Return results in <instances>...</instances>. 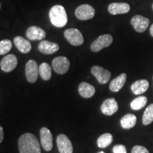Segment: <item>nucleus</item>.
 I'll return each mask as SVG.
<instances>
[{
	"instance_id": "obj_1",
	"label": "nucleus",
	"mask_w": 153,
	"mask_h": 153,
	"mask_svg": "<svg viewBox=\"0 0 153 153\" xmlns=\"http://www.w3.org/2000/svg\"><path fill=\"white\" fill-rule=\"evenodd\" d=\"M20 153H41L40 144L33 134L25 133L19 139Z\"/></svg>"
},
{
	"instance_id": "obj_2",
	"label": "nucleus",
	"mask_w": 153,
	"mask_h": 153,
	"mask_svg": "<svg viewBox=\"0 0 153 153\" xmlns=\"http://www.w3.org/2000/svg\"><path fill=\"white\" fill-rule=\"evenodd\" d=\"M49 19L55 27H64L68 23V16L65 9L61 5L53 6L49 11Z\"/></svg>"
},
{
	"instance_id": "obj_3",
	"label": "nucleus",
	"mask_w": 153,
	"mask_h": 153,
	"mask_svg": "<svg viewBox=\"0 0 153 153\" xmlns=\"http://www.w3.org/2000/svg\"><path fill=\"white\" fill-rule=\"evenodd\" d=\"M113 37L110 34H104L97 38L94 41L91 43V50L94 53H97L101 51L104 48L110 46L113 43Z\"/></svg>"
},
{
	"instance_id": "obj_4",
	"label": "nucleus",
	"mask_w": 153,
	"mask_h": 153,
	"mask_svg": "<svg viewBox=\"0 0 153 153\" xmlns=\"http://www.w3.org/2000/svg\"><path fill=\"white\" fill-rule=\"evenodd\" d=\"M67 41L74 46H79L84 43V37L81 32L76 28H69L64 33Z\"/></svg>"
},
{
	"instance_id": "obj_5",
	"label": "nucleus",
	"mask_w": 153,
	"mask_h": 153,
	"mask_svg": "<svg viewBox=\"0 0 153 153\" xmlns=\"http://www.w3.org/2000/svg\"><path fill=\"white\" fill-rule=\"evenodd\" d=\"M95 10L93 7L89 4H82L75 10V16L81 21H87L94 16Z\"/></svg>"
},
{
	"instance_id": "obj_6",
	"label": "nucleus",
	"mask_w": 153,
	"mask_h": 153,
	"mask_svg": "<svg viewBox=\"0 0 153 153\" xmlns=\"http://www.w3.org/2000/svg\"><path fill=\"white\" fill-rule=\"evenodd\" d=\"M70 60L66 57H57L53 59L52 67L54 71L57 74H65L70 68Z\"/></svg>"
},
{
	"instance_id": "obj_7",
	"label": "nucleus",
	"mask_w": 153,
	"mask_h": 153,
	"mask_svg": "<svg viewBox=\"0 0 153 153\" xmlns=\"http://www.w3.org/2000/svg\"><path fill=\"white\" fill-rule=\"evenodd\" d=\"M91 72L97 78V81L101 85H104L109 81L111 73L109 70H106L100 66H94L91 69Z\"/></svg>"
},
{
	"instance_id": "obj_8",
	"label": "nucleus",
	"mask_w": 153,
	"mask_h": 153,
	"mask_svg": "<svg viewBox=\"0 0 153 153\" xmlns=\"http://www.w3.org/2000/svg\"><path fill=\"white\" fill-rule=\"evenodd\" d=\"M25 71L28 82L30 83H34L36 82L39 74V68H38L37 62L35 60H30L26 62Z\"/></svg>"
},
{
	"instance_id": "obj_9",
	"label": "nucleus",
	"mask_w": 153,
	"mask_h": 153,
	"mask_svg": "<svg viewBox=\"0 0 153 153\" xmlns=\"http://www.w3.org/2000/svg\"><path fill=\"white\" fill-rule=\"evenodd\" d=\"M131 24L135 30V31L138 33H143L148 28L150 20L146 17L140 16V15H135L131 19Z\"/></svg>"
},
{
	"instance_id": "obj_10",
	"label": "nucleus",
	"mask_w": 153,
	"mask_h": 153,
	"mask_svg": "<svg viewBox=\"0 0 153 153\" xmlns=\"http://www.w3.org/2000/svg\"><path fill=\"white\" fill-rule=\"evenodd\" d=\"M57 145L60 153H72L73 152L71 141L65 135L60 134L57 137Z\"/></svg>"
},
{
	"instance_id": "obj_11",
	"label": "nucleus",
	"mask_w": 153,
	"mask_h": 153,
	"mask_svg": "<svg viewBox=\"0 0 153 153\" xmlns=\"http://www.w3.org/2000/svg\"><path fill=\"white\" fill-rule=\"evenodd\" d=\"M41 143L43 149L46 151H51L53 148V135L51 131L47 128H42L40 131Z\"/></svg>"
},
{
	"instance_id": "obj_12",
	"label": "nucleus",
	"mask_w": 153,
	"mask_h": 153,
	"mask_svg": "<svg viewBox=\"0 0 153 153\" xmlns=\"http://www.w3.org/2000/svg\"><path fill=\"white\" fill-rule=\"evenodd\" d=\"M18 63L16 57L13 54L6 55L1 61V69L5 72H10L16 68Z\"/></svg>"
},
{
	"instance_id": "obj_13",
	"label": "nucleus",
	"mask_w": 153,
	"mask_h": 153,
	"mask_svg": "<svg viewBox=\"0 0 153 153\" xmlns=\"http://www.w3.org/2000/svg\"><path fill=\"white\" fill-rule=\"evenodd\" d=\"M118 109V103L114 98L106 99L101 106V112L106 116H111L117 111Z\"/></svg>"
},
{
	"instance_id": "obj_14",
	"label": "nucleus",
	"mask_w": 153,
	"mask_h": 153,
	"mask_svg": "<svg viewBox=\"0 0 153 153\" xmlns=\"http://www.w3.org/2000/svg\"><path fill=\"white\" fill-rule=\"evenodd\" d=\"M131 10V7L127 3H111L108 5V11L111 14L117 15L127 14Z\"/></svg>"
},
{
	"instance_id": "obj_15",
	"label": "nucleus",
	"mask_w": 153,
	"mask_h": 153,
	"mask_svg": "<svg viewBox=\"0 0 153 153\" xmlns=\"http://www.w3.org/2000/svg\"><path fill=\"white\" fill-rule=\"evenodd\" d=\"M38 51L45 55H51L59 50L58 44L48 41H42L38 45Z\"/></svg>"
},
{
	"instance_id": "obj_16",
	"label": "nucleus",
	"mask_w": 153,
	"mask_h": 153,
	"mask_svg": "<svg viewBox=\"0 0 153 153\" xmlns=\"http://www.w3.org/2000/svg\"><path fill=\"white\" fill-rule=\"evenodd\" d=\"M46 36L45 31L38 26H30L26 30V37L30 41L42 40Z\"/></svg>"
},
{
	"instance_id": "obj_17",
	"label": "nucleus",
	"mask_w": 153,
	"mask_h": 153,
	"mask_svg": "<svg viewBox=\"0 0 153 153\" xmlns=\"http://www.w3.org/2000/svg\"><path fill=\"white\" fill-rule=\"evenodd\" d=\"M148 88L149 82L146 79H140L132 84L131 89L134 94L140 95L148 90Z\"/></svg>"
},
{
	"instance_id": "obj_18",
	"label": "nucleus",
	"mask_w": 153,
	"mask_h": 153,
	"mask_svg": "<svg viewBox=\"0 0 153 153\" xmlns=\"http://www.w3.org/2000/svg\"><path fill=\"white\" fill-rule=\"evenodd\" d=\"M14 43L17 49L22 53H28L31 50V44L28 40L22 36H16L14 38Z\"/></svg>"
},
{
	"instance_id": "obj_19",
	"label": "nucleus",
	"mask_w": 153,
	"mask_h": 153,
	"mask_svg": "<svg viewBox=\"0 0 153 153\" xmlns=\"http://www.w3.org/2000/svg\"><path fill=\"white\" fill-rule=\"evenodd\" d=\"M126 79H127V75H126V73L120 74L119 76L116 77L111 82L109 85L110 90L114 91V92L119 91L125 85Z\"/></svg>"
},
{
	"instance_id": "obj_20",
	"label": "nucleus",
	"mask_w": 153,
	"mask_h": 153,
	"mask_svg": "<svg viewBox=\"0 0 153 153\" xmlns=\"http://www.w3.org/2000/svg\"><path fill=\"white\" fill-rule=\"evenodd\" d=\"M78 91L81 97L83 98H91L95 94V88L87 82H82L78 87Z\"/></svg>"
},
{
	"instance_id": "obj_21",
	"label": "nucleus",
	"mask_w": 153,
	"mask_h": 153,
	"mask_svg": "<svg viewBox=\"0 0 153 153\" xmlns=\"http://www.w3.org/2000/svg\"><path fill=\"white\" fill-rule=\"evenodd\" d=\"M137 118L135 115L128 114L120 119V125L124 129H130L135 126Z\"/></svg>"
},
{
	"instance_id": "obj_22",
	"label": "nucleus",
	"mask_w": 153,
	"mask_h": 153,
	"mask_svg": "<svg viewBox=\"0 0 153 153\" xmlns=\"http://www.w3.org/2000/svg\"><path fill=\"white\" fill-rule=\"evenodd\" d=\"M113 142V135L111 133H104L97 139V145L99 148H105L111 144Z\"/></svg>"
},
{
	"instance_id": "obj_23",
	"label": "nucleus",
	"mask_w": 153,
	"mask_h": 153,
	"mask_svg": "<svg viewBox=\"0 0 153 153\" xmlns=\"http://www.w3.org/2000/svg\"><path fill=\"white\" fill-rule=\"evenodd\" d=\"M148 103V99L145 96H140L133 99L131 103V107L132 109L137 111L141 109Z\"/></svg>"
},
{
	"instance_id": "obj_24",
	"label": "nucleus",
	"mask_w": 153,
	"mask_h": 153,
	"mask_svg": "<svg viewBox=\"0 0 153 153\" xmlns=\"http://www.w3.org/2000/svg\"><path fill=\"white\" fill-rule=\"evenodd\" d=\"M39 74L43 80H49L51 78V68L46 62L41 63L39 66Z\"/></svg>"
},
{
	"instance_id": "obj_25",
	"label": "nucleus",
	"mask_w": 153,
	"mask_h": 153,
	"mask_svg": "<svg viewBox=\"0 0 153 153\" xmlns=\"http://www.w3.org/2000/svg\"><path fill=\"white\" fill-rule=\"evenodd\" d=\"M153 122V104H151L145 110L143 116V125L148 126Z\"/></svg>"
},
{
	"instance_id": "obj_26",
	"label": "nucleus",
	"mask_w": 153,
	"mask_h": 153,
	"mask_svg": "<svg viewBox=\"0 0 153 153\" xmlns=\"http://www.w3.org/2000/svg\"><path fill=\"white\" fill-rule=\"evenodd\" d=\"M12 48V43L8 39H4L0 41V55H3L7 54L11 51Z\"/></svg>"
},
{
	"instance_id": "obj_27",
	"label": "nucleus",
	"mask_w": 153,
	"mask_h": 153,
	"mask_svg": "<svg viewBox=\"0 0 153 153\" xmlns=\"http://www.w3.org/2000/svg\"><path fill=\"white\" fill-rule=\"evenodd\" d=\"M132 153H150L148 149L141 145H135L132 149Z\"/></svg>"
},
{
	"instance_id": "obj_28",
	"label": "nucleus",
	"mask_w": 153,
	"mask_h": 153,
	"mask_svg": "<svg viewBox=\"0 0 153 153\" xmlns=\"http://www.w3.org/2000/svg\"><path fill=\"white\" fill-rule=\"evenodd\" d=\"M114 153H127L126 148L123 145H116L113 148Z\"/></svg>"
},
{
	"instance_id": "obj_29",
	"label": "nucleus",
	"mask_w": 153,
	"mask_h": 153,
	"mask_svg": "<svg viewBox=\"0 0 153 153\" xmlns=\"http://www.w3.org/2000/svg\"><path fill=\"white\" fill-rule=\"evenodd\" d=\"M4 139V131L2 127L0 126V143L2 142Z\"/></svg>"
},
{
	"instance_id": "obj_30",
	"label": "nucleus",
	"mask_w": 153,
	"mask_h": 153,
	"mask_svg": "<svg viewBox=\"0 0 153 153\" xmlns=\"http://www.w3.org/2000/svg\"><path fill=\"white\" fill-rule=\"evenodd\" d=\"M150 35L152 37H153V24L150 27Z\"/></svg>"
},
{
	"instance_id": "obj_31",
	"label": "nucleus",
	"mask_w": 153,
	"mask_h": 153,
	"mask_svg": "<svg viewBox=\"0 0 153 153\" xmlns=\"http://www.w3.org/2000/svg\"><path fill=\"white\" fill-rule=\"evenodd\" d=\"M98 153H105V152H103V151H101V152H98Z\"/></svg>"
},
{
	"instance_id": "obj_32",
	"label": "nucleus",
	"mask_w": 153,
	"mask_h": 153,
	"mask_svg": "<svg viewBox=\"0 0 153 153\" xmlns=\"http://www.w3.org/2000/svg\"><path fill=\"white\" fill-rule=\"evenodd\" d=\"M0 9H1V3H0Z\"/></svg>"
},
{
	"instance_id": "obj_33",
	"label": "nucleus",
	"mask_w": 153,
	"mask_h": 153,
	"mask_svg": "<svg viewBox=\"0 0 153 153\" xmlns=\"http://www.w3.org/2000/svg\"><path fill=\"white\" fill-rule=\"evenodd\" d=\"M152 9H153V4H152Z\"/></svg>"
}]
</instances>
